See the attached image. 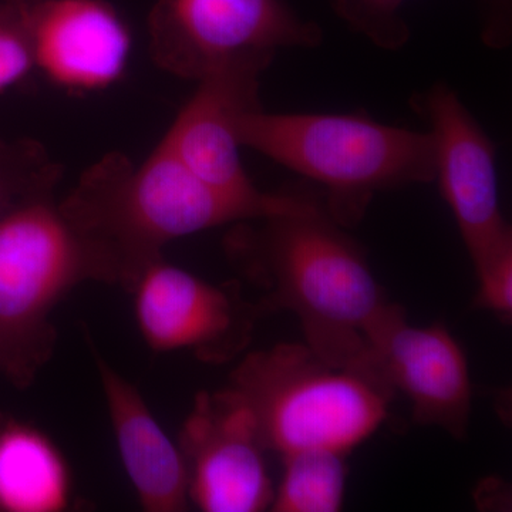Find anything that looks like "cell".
<instances>
[{
    "label": "cell",
    "instance_id": "obj_2",
    "mask_svg": "<svg viewBox=\"0 0 512 512\" xmlns=\"http://www.w3.org/2000/svg\"><path fill=\"white\" fill-rule=\"evenodd\" d=\"M59 205L103 256L113 285L128 292L175 239L278 215L202 183L161 143L140 164L107 154L84 171Z\"/></svg>",
    "mask_w": 512,
    "mask_h": 512
},
{
    "label": "cell",
    "instance_id": "obj_8",
    "mask_svg": "<svg viewBox=\"0 0 512 512\" xmlns=\"http://www.w3.org/2000/svg\"><path fill=\"white\" fill-rule=\"evenodd\" d=\"M271 63L231 64L198 80L197 90L160 141L202 183L269 210L286 214L308 210L318 201L305 195L259 190L242 165L238 117L259 106V79Z\"/></svg>",
    "mask_w": 512,
    "mask_h": 512
},
{
    "label": "cell",
    "instance_id": "obj_5",
    "mask_svg": "<svg viewBox=\"0 0 512 512\" xmlns=\"http://www.w3.org/2000/svg\"><path fill=\"white\" fill-rule=\"evenodd\" d=\"M113 285L103 256L63 214L55 194L0 217V375L28 389L56 345L52 316L84 282Z\"/></svg>",
    "mask_w": 512,
    "mask_h": 512
},
{
    "label": "cell",
    "instance_id": "obj_3",
    "mask_svg": "<svg viewBox=\"0 0 512 512\" xmlns=\"http://www.w3.org/2000/svg\"><path fill=\"white\" fill-rule=\"evenodd\" d=\"M241 147L325 188V210L342 227L365 214L377 192L433 183L430 131L387 126L360 114L266 113L261 104L237 121Z\"/></svg>",
    "mask_w": 512,
    "mask_h": 512
},
{
    "label": "cell",
    "instance_id": "obj_17",
    "mask_svg": "<svg viewBox=\"0 0 512 512\" xmlns=\"http://www.w3.org/2000/svg\"><path fill=\"white\" fill-rule=\"evenodd\" d=\"M406 0H332V8L350 29L383 50H399L410 39L402 16Z\"/></svg>",
    "mask_w": 512,
    "mask_h": 512
},
{
    "label": "cell",
    "instance_id": "obj_16",
    "mask_svg": "<svg viewBox=\"0 0 512 512\" xmlns=\"http://www.w3.org/2000/svg\"><path fill=\"white\" fill-rule=\"evenodd\" d=\"M62 173L32 141H0V217L23 202L55 194Z\"/></svg>",
    "mask_w": 512,
    "mask_h": 512
},
{
    "label": "cell",
    "instance_id": "obj_1",
    "mask_svg": "<svg viewBox=\"0 0 512 512\" xmlns=\"http://www.w3.org/2000/svg\"><path fill=\"white\" fill-rule=\"evenodd\" d=\"M227 241L235 265L264 291L265 311L288 309L326 362L369 369L367 339L393 302L359 245L325 205L259 218ZM375 375V373H373Z\"/></svg>",
    "mask_w": 512,
    "mask_h": 512
},
{
    "label": "cell",
    "instance_id": "obj_12",
    "mask_svg": "<svg viewBox=\"0 0 512 512\" xmlns=\"http://www.w3.org/2000/svg\"><path fill=\"white\" fill-rule=\"evenodd\" d=\"M18 6V5H16ZM35 69L70 92H97L119 82L131 53V32L104 0H39L19 6Z\"/></svg>",
    "mask_w": 512,
    "mask_h": 512
},
{
    "label": "cell",
    "instance_id": "obj_7",
    "mask_svg": "<svg viewBox=\"0 0 512 512\" xmlns=\"http://www.w3.org/2000/svg\"><path fill=\"white\" fill-rule=\"evenodd\" d=\"M141 338L156 353L191 352L202 362H231L251 343L265 308L234 285H214L164 258L131 286Z\"/></svg>",
    "mask_w": 512,
    "mask_h": 512
},
{
    "label": "cell",
    "instance_id": "obj_20",
    "mask_svg": "<svg viewBox=\"0 0 512 512\" xmlns=\"http://www.w3.org/2000/svg\"><path fill=\"white\" fill-rule=\"evenodd\" d=\"M510 0H490L491 12L485 19L483 39L493 49L510 45L511 22L507 3Z\"/></svg>",
    "mask_w": 512,
    "mask_h": 512
},
{
    "label": "cell",
    "instance_id": "obj_13",
    "mask_svg": "<svg viewBox=\"0 0 512 512\" xmlns=\"http://www.w3.org/2000/svg\"><path fill=\"white\" fill-rule=\"evenodd\" d=\"M121 463L147 512H180L190 504L178 443L158 423L143 394L90 343Z\"/></svg>",
    "mask_w": 512,
    "mask_h": 512
},
{
    "label": "cell",
    "instance_id": "obj_10",
    "mask_svg": "<svg viewBox=\"0 0 512 512\" xmlns=\"http://www.w3.org/2000/svg\"><path fill=\"white\" fill-rule=\"evenodd\" d=\"M436 150L440 191L460 229L474 266L512 239L498 194L493 140L446 83H436L416 100Z\"/></svg>",
    "mask_w": 512,
    "mask_h": 512
},
{
    "label": "cell",
    "instance_id": "obj_21",
    "mask_svg": "<svg viewBox=\"0 0 512 512\" xmlns=\"http://www.w3.org/2000/svg\"><path fill=\"white\" fill-rule=\"evenodd\" d=\"M9 2L15 3L18 6H30L33 3L39 2V0H9Z\"/></svg>",
    "mask_w": 512,
    "mask_h": 512
},
{
    "label": "cell",
    "instance_id": "obj_15",
    "mask_svg": "<svg viewBox=\"0 0 512 512\" xmlns=\"http://www.w3.org/2000/svg\"><path fill=\"white\" fill-rule=\"evenodd\" d=\"M346 453L325 448L282 456L284 473L269 510L336 512L342 508L348 483Z\"/></svg>",
    "mask_w": 512,
    "mask_h": 512
},
{
    "label": "cell",
    "instance_id": "obj_9",
    "mask_svg": "<svg viewBox=\"0 0 512 512\" xmlns=\"http://www.w3.org/2000/svg\"><path fill=\"white\" fill-rule=\"evenodd\" d=\"M178 447L187 467L188 498L205 512H261L275 487L254 414L232 387L195 396Z\"/></svg>",
    "mask_w": 512,
    "mask_h": 512
},
{
    "label": "cell",
    "instance_id": "obj_11",
    "mask_svg": "<svg viewBox=\"0 0 512 512\" xmlns=\"http://www.w3.org/2000/svg\"><path fill=\"white\" fill-rule=\"evenodd\" d=\"M367 362L393 393L409 399L417 423L464 439L473 386L464 350L444 326H412L393 303L369 333Z\"/></svg>",
    "mask_w": 512,
    "mask_h": 512
},
{
    "label": "cell",
    "instance_id": "obj_14",
    "mask_svg": "<svg viewBox=\"0 0 512 512\" xmlns=\"http://www.w3.org/2000/svg\"><path fill=\"white\" fill-rule=\"evenodd\" d=\"M72 498V470L55 441L0 413V511L63 512Z\"/></svg>",
    "mask_w": 512,
    "mask_h": 512
},
{
    "label": "cell",
    "instance_id": "obj_18",
    "mask_svg": "<svg viewBox=\"0 0 512 512\" xmlns=\"http://www.w3.org/2000/svg\"><path fill=\"white\" fill-rule=\"evenodd\" d=\"M35 69L32 43L22 10L0 3V93L22 83Z\"/></svg>",
    "mask_w": 512,
    "mask_h": 512
},
{
    "label": "cell",
    "instance_id": "obj_19",
    "mask_svg": "<svg viewBox=\"0 0 512 512\" xmlns=\"http://www.w3.org/2000/svg\"><path fill=\"white\" fill-rule=\"evenodd\" d=\"M478 276V308L490 311L503 322L512 316V239L504 242L474 266Z\"/></svg>",
    "mask_w": 512,
    "mask_h": 512
},
{
    "label": "cell",
    "instance_id": "obj_6",
    "mask_svg": "<svg viewBox=\"0 0 512 512\" xmlns=\"http://www.w3.org/2000/svg\"><path fill=\"white\" fill-rule=\"evenodd\" d=\"M150 40L158 66L198 82L231 64L272 63L281 49H316L323 33L282 0H161Z\"/></svg>",
    "mask_w": 512,
    "mask_h": 512
},
{
    "label": "cell",
    "instance_id": "obj_4",
    "mask_svg": "<svg viewBox=\"0 0 512 512\" xmlns=\"http://www.w3.org/2000/svg\"><path fill=\"white\" fill-rule=\"evenodd\" d=\"M228 386L254 414L266 450L281 456L348 454L382 426L393 394L373 373L332 365L298 343L248 353Z\"/></svg>",
    "mask_w": 512,
    "mask_h": 512
}]
</instances>
